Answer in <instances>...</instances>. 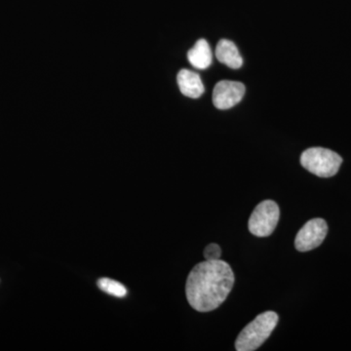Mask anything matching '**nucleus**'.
<instances>
[{
  "label": "nucleus",
  "instance_id": "9",
  "mask_svg": "<svg viewBox=\"0 0 351 351\" xmlns=\"http://www.w3.org/2000/svg\"><path fill=\"white\" fill-rule=\"evenodd\" d=\"M189 63L195 69H206L211 66L213 55L209 43L205 39H199L193 48L189 51Z\"/></svg>",
  "mask_w": 351,
  "mask_h": 351
},
{
  "label": "nucleus",
  "instance_id": "8",
  "mask_svg": "<svg viewBox=\"0 0 351 351\" xmlns=\"http://www.w3.org/2000/svg\"><path fill=\"white\" fill-rule=\"evenodd\" d=\"M216 57L219 62L230 69H240L243 64V59L240 55L239 48L228 39H221L217 44Z\"/></svg>",
  "mask_w": 351,
  "mask_h": 351
},
{
  "label": "nucleus",
  "instance_id": "2",
  "mask_svg": "<svg viewBox=\"0 0 351 351\" xmlns=\"http://www.w3.org/2000/svg\"><path fill=\"white\" fill-rule=\"evenodd\" d=\"M278 323V315L274 311H265L258 315L240 332L235 341L237 351H253L269 338Z\"/></svg>",
  "mask_w": 351,
  "mask_h": 351
},
{
  "label": "nucleus",
  "instance_id": "6",
  "mask_svg": "<svg viewBox=\"0 0 351 351\" xmlns=\"http://www.w3.org/2000/svg\"><path fill=\"white\" fill-rule=\"evenodd\" d=\"M245 86L243 83L221 80L217 83L213 91V103L219 110H230L243 99Z\"/></svg>",
  "mask_w": 351,
  "mask_h": 351
},
{
  "label": "nucleus",
  "instance_id": "3",
  "mask_svg": "<svg viewBox=\"0 0 351 351\" xmlns=\"http://www.w3.org/2000/svg\"><path fill=\"white\" fill-rule=\"evenodd\" d=\"M343 158L337 152L323 147H311L302 154V167L321 178L332 177L339 172Z\"/></svg>",
  "mask_w": 351,
  "mask_h": 351
},
{
  "label": "nucleus",
  "instance_id": "10",
  "mask_svg": "<svg viewBox=\"0 0 351 351\" xmlns=\"http://www.w3.org/2000/svg\"><path fill=\"white\" fill-rule=\"evenodd\" d=\"M98 287L107 294L114 295V297L124 298L127 295V289L123 284L110 278H101L98 281Z\"/></svg>",
  "mask_w": 351,
  "mask_h": 351
},
{
  "label": "nucleus",
  "instance_id": "4",
  "mask_svg": "<svg viewBox=\"0 0 351 351\" xmlns=\"http://www.w3.org/2000/svg\"><path fill=\"white\" fill-rule=\"evenodd\" d=\"M280 217V210L276 202L265 200L257 205L249 219L248 228L252 234L267 237L274 232Z\"/></svg>",
  "mask_w": 351,
  "mask_h": 351
},
{
  "label": "nucleus",
  "instance_id": "5",
  "mask_svg": "<svg viewBox=\"0 0 351 351\" xmlns=\"http://www.w3.org/2000/svg\"><path fill=\"white\" fill-rule=\"evenodd\" d=\"M327 233L328 225L325 219H311L298 232L295 239V249L300 252L313 250L322 244Z\"/></svg>",
  "mask_w": 351,
  "mask_h": 351
},
{
  "label": "nucleus",
  "instance_id": "1",
  "mask_svg": "<svg viewBox=\"0 0 351 351\" xmlns=\"http://www.w3.org/2000/svg\"><path fill=\"white\" fill-rule=\"evenodd\" d=\"M234 274L225 261H206L196 265L189 274L186 299L193 308L208 313L218 308L234 285Z\"/></svg>",
  "mask_w": 351,
  "mask_h": 351
},
{
  "label": "nucleus",
  "instance_id": "7",
  "mask_svg": "<svg viewBox=\"0 0 351 351\" xmlns=\"http://www.w3.org/2000/svg\"><path fill=\"white\" fill-rule=\"evenodd\" d=\"M177 82L182 94L191 99H197L204 93L205 88L200 75L189 69H182L177 75Z\"/></svg>",
  "mask_w": 351,
  "mask_h": 351
},
{
  "label": "nucleus",
  "instance_id": "11",
  "mask_svg": "<svg viewBox=\"0 0 351 351\" xmlns=\"http://www.w3.org/2000/svg\"><path fill=\"white\" fill-rule=\"evenodd\" d=\"M221 255V247L218 244H209L205 248L204 258L206 261H217L219 260Z\"/></svg>",
  "mask_w": 351,
  "mask_h": 351
}]
</instances>
